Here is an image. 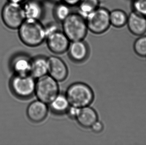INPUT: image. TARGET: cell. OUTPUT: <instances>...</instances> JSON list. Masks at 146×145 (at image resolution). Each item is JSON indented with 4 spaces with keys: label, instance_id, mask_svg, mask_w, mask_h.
I'll list each match as a JSON object with an SVG mask.
<instances>
[{
    "label": "cell",
    "instance_id": "obj_1",
    "mask_svg": "<svg viewBox=\"0 0 146 145\" xmlns=\"http://www.w3.org/2000/svg\"><path fill=\"white\" fill-rule=\"evenodd\" d=\"M18 30L21 41L29 47L39 46L46 40L45 27L40 20L25 19Z\"/></svg>",
    "mask_w": 146,
    "mask_h": 145
},
{
    "label": "cell",
    "instance_id": "obj_2",
    "mask_svg": "<svg viewBox=\"0 0 146 145\" xmlns=\"http://www.w3.org/2000/svg\"><path fill=\"white\" fill-rule=\"evenodd\" d=\"M62 23V31L70 41L83 40L88 31L86 19L77 12H72Z\"/></svg>",
    "mask_w": 146,
    "mask_h": 145
},
{
    "label": "cell",
    "instance_id": "obj_3",
    "mask_svg": "<svg viewBox=\"0 0 146 145\" xmlns=\"http://www.w3.org/2000/svg\"><path fill=\"white\" fill-rule=\"evenodd\" d=\"M66 96L70 106L78 108L88 106L94 98L92 89L87 84L80 82L76 83L69 86Z\"/></svg>",
    "mask_w": 146,
    "mask_h": 145
},
{
    "label": "cell",
    "instance_id": "obj_4",
    "mask_svg": "<svg viewBox=\"0 0 146 145\" xmlns=\"http://www.w3.org/2000/svg\"><path fill=\"white\" fill-rule=\"evenodd\" d=\"M57 81L49 75L38 78L36 82L35 93L39 100L49 104L59 94Z\"/></svg>",
    "mask_w": 146,
    "mask_h": 145
},
{
    "label": "cell",
    "instance_id": "obj_5",
    "mask_svg": "<svg viewBox=\"0 0 146 145\" xmlns=\"http://www.w3.org/2000/svg\"><path fill=\"white\" fill-rule=\"evenodd\" d=\"M86 20L88 30L97 35L104 33L111 25L110 12L102 7H98Z\"/></svg>",
    "mask_w": 146,
    "mask_h": 145
},
{
    "label": "cell",
    "instance_id": "obj_6",
    "mask_svg": "<svg viewBox=\"0 0 146 145\" xmlns=\"http://www.w3.org/2000/svg\"><path fill=\"white\" fill-rule=\"evenodd\" d=\"M1 17L4 24L12 30L18 29L26 19L21 4L9 1L3 8Z\"/></svg>",
    "mask_w": 146,
    "mask_h": 145
},
{
    "label": "cell",
    "instance_id": "obj_7",
    "mask_svg": "<svg viewBox=\"0 0 146 145\" xmlns=\"http://www.w3.org/2000/svg\"><path fill=\"white\" fill-rule=\"evenodd\" d=\"M34 77L30 75H19L11 81V89L19 98H28L35 93L36 82Z\"/></svg>",
    "mask_w": 146,
    "mask_h": 145
},
{
    "label": "cell",
    "instance_id": "obj_8",
    "mask_svg": "<svg viewBox=\"0 0 146 145\" xmlns=\"http://www.w3.org/2000/svg\"><path fill=\"white\" fill-rule=\"evenodd\" d=\"M49 49L54 53L60 54L68 49L70 41L62 30H59L46 38Z\"/></svg>",
    "mask_w": 146,
    "mask_h": 145
},
{
    "label": "cell",
    "instance_id": "obj_9",
    "mask_svg": "<svg viewBox=\"0 0 146 145\" xmlns=\"http://www.w3.org/2000/svg\"><path fill=\"white\" fill-rule=\"evenodd\" d=\"M48 73L57 81H62L66 78L68 70L65 62L59 57L52 56L47 58Z\"/></svg>",
    "mask_w": 146,
    "mask_h": 145
},
{
    "label": "cell",
    "instance_id": "obj_10",
    "mask_svg": "<svg viewBox=\"0 0 146 145\" xmlns=\"http://www.w3.org/2000/svg\"><path fill=\"white\" fill-rule=\"evenodd\" d=\"M68 50L69 57L76 62L84 61L89 54L88 46L83 40L70 42Z\"/></svg>",
    "mask_w": 146,
    "mask_h": 145
},
{
    "label": "cell",
    "instance_id": "obj_11",
    "mask_svg": "<svg viewBox=\"0 0 146 145\" xmlns=\"http://www.w3.org/2000/svg\"><path fill=\"white\" fill-rule=\"evenodd\" d=\"M47 104L38 100L31 103L27 109V115L29 119L35 123L42 121L47 116L48 107Z\"/></svg>",
    "mask_w": 146,
    "mask_h": 145
},
{
    "label": "cell",
    "instance_id": "obj_12",
    "mask_svg": "<svg viewBox=\"0 0 146 145\" xmlns=\"http://www.w3.org/2000/svg\"><path fill=\"white\" fill-rule=\"evenodd\" d=\"M128 27L131 33L142 36L146 32V17L136 12H132L128 16Z\"/></svg>",
    "mask_w": 146,
    "mask_h": 145
},
{
    "label": "cell",
    "instance_id": "obj_13",
    "mask_svg": "<svg viewBox=\"0 0 146 145\" xmlns=\"http://www.w3.org/2000/svg\"><path fill=\"white\" fill-rule=\"evenodd\" d=\"M23 6L26 19L40 20L44 13L42 2L36 0H27Z\"/></svg>",
    "mask_w": 146,
    "mask_h": 145
},
{
    "label": "cell",
    "instance_id": "obj_14",
    "mask_svg": "<svg viewBox=\"0 0 146 145\" xmlns=\"http://www.w3.org/2000/svg\"><path fill=\"white\" fill-rule=\"evenodd\" d=\"M98 118L96 111L92 108L87 106L79 108L75 119L82 127L89 128L98 121Z\"/></svg>",
    "mask_w": 146,
    "mask_h": 145
},
{
    "label": "cell",
    "instance_id": "obj_15",
    "mask_svg": "<svg viewBox=\"0 0 146 145\" xmlns=\"http://www.w3.org/2000/svg\"><path fill=\"white\" fill-rule=\"evenodd\" d=\"M48 73L47 58L42 56H38L32 60L30 74L34 78H39Z\"/></svg>",
    "mask_w": 146,
    "mask_h": 145
},
{
    "label": "cell",
    "instance_id": "obj_16",
    "mask_svg": "<svg viewBox=\"0 0 146 145\" xmlns=\"http://www.w3.org/2000/svg\"><path fill=\"white\" fill-rule=\"evenodd\" d=\"M32 60L29 57L23 54L15 57L13 61L14 70L19 75H29L31 72Z\"/></svg>",
    "mask_w": 146,
    "mask_h": 145
},
{
    "label": "cell",
    "instance_id": "obj_17",
    "mask_svg": "<svg viewBox=\"0 0 146 145\" xmlns=\"http://www.w3.org/2000/svg\"><path fill=\"white\" fill-rule=\"evenodd\" d=\"M49 104L51 111L55 114L59 115L67 112L70 106L66 95L59 94Z\"/></svg>",
    "mask_w": 146,
    "mask_h": 145
},
{
    "label": "cell",
    "instance_id": "obj_18",
    "mask_svg": "<svg viewBox=\"0 0 146 145\" xmlns=\"http://www.w3.org/2000/svg\"><path fill=\"white\" fill-rule=\"evenodd\" d=\"M100 0H81L76 7L77 12L84 18L100 7Z\"/></svg>",
    "mask_w": 146,
    "mask_h": 145
},
{
    "label": "cell",
    "instance_id": "obj_19",
    "mask_svg": "<svg viewBox=\"0 0 146 145\" xmlns=\"http://www.w3.org/2000/svg\"><path fill=\"white\" fill-rule=\"evenodd\" d=\"M128 16L124 11L115 9L110 12L111 25L117 28H121L127 23Z\"/></svg>",
    "mask_w": 146,
    "mask_h": 145
},
{
    "label": "cell",
    "instance_id": "obj_20",
    "mask_svg": "<svg viewBox=\"0 0 146 145\" xmlns=\"http://www.w3.org/2000/svg\"><path fill=\"white\" fill-rule=\"evenodd\" d=\"M71 7L62 1L56 3L54 11V16L56 19L61 23L63 22L72 13Z\"/></svg>",
    "mask_w": 146,
    "mask_h": 145
},
{
    "label": "cell",
    "instance_id": "obj_21",
    "mask_svg": "<svg viewBox=\"0 0 146 145\" xmlns=\"http://www.w3.org/2000/svg\"><path fill=\"white\" fill-rule=\"evenodd\" d=\"M135 53L141 57L146 56V36H142L137 39L134 44Z\"/></svg>",
    "mask_w": 146,
    "mask_h": 145
},
{
    "label": "cell",
    "instance_id": "obj_22",
    "mask_svg": "<svg viewBox=\"0 0 146 145\" xmlns=\"http://www.w3.org/2000/svg\"><path fill=\"white\" fill-rule=\"evenodd\" d=\"M133 7L134 12L146 17V0H134Z\"/></svg>",
    "mask_w": 146,
    "mask_h": 145
},
{
    "label": "cell",
    "instance_id": "obj_23",
    "mask_svg": "<svg viewBox=\"0 0 146 145\" xmlns=\"http://www.w3.org/2000/svg\"><path fill=\"white\" fill-rule=\"evenodd\" d=\"M44 27H45L46 38L47 36L49 35L50 34L60 30L58 26L54 23H50L48 24V25L44 26Z\"/></svg>",
    "mask_w": 146,
    "mask_h": 145
},
{
    "label": "cell",
    "instance_id": "obj_24",
    "mask_svg": "<svg viewBox=\"0 0 146 145\" xmlns=\"http://www.w3.org/2000/svg\"><path fill=\"white\" fill-rule=\"evenodd\" d=\"M91 127L94 133H100L103 131L104 129V125L102 123L97 121L93 124Z\"/></svg>",
    "mask_w": 146,
    "mask_h": 145
},
{
    "label": "cell",
    "instance_id": "obj_25",
    "mask_svg": "<svg viewBox=\"0 0 146 145\" xmlns=\"http://www.w3.org/2000/svg\"><path fill=\"white\" fill-rule=\"evenodd\" d=\"M79 109V108H78V107L71 106H69L67 112L68 115L70 117L75 119L76 115H77V113H78Z\"/></svg>",
    "mask_w": 146,
    "mask_h": 145
},
{
    "label": "cell",
    "instance_id": "obj_26",
    "mask_svg": "<svg viewBox=\"0 0 146 145\" xmlns=\"http://www.w3.org/2000/svg\"><path fill=\"white\" fill-rule=\"evenodd\" d=\"M81 0H61V1L71 7L77 6Z\"/></svg>",
    "mask_w": 146,
    "mask_h": 145
},
{
    "label": "cell",
    "instance_id": "obj_27",
    "mask_svg": "<svg viewBox=\"0 0 146 145\" xmlns=\"http://www.w3.org/2000/svg\"><path fill=\"white\" fill-rule=\"evenodd\" d=\"M27 0H8L9 2H11L15 3H21L25 2Z\"/></svg>",
    "mask_w": 146,
    "mask_h": 145
},
{
    "label": "cell",
    "instance_id": "obj_28",
    "mask_svg": "<svg viewBox=\"0 0 146 145\" xmlns=\"http://www.w3.org/2000/svg\"><path fill=\"white\" fill-rule=\"evenodd\" d=\"M49 1L52 2L56 4L60 2H61V0H49Z\"/></svg>",
    "mask_w": 146,
    "mask_h": 145
},
{
    "label": "cell",
    "instance_id": "obj_29",
    "mask_svg": "<svg viewBox=\"0 0 146 145\" xmlns=\"http://www.w3.org/2000/svg\"><path fill=\"white\" fill-rule=\"evenodd\" d=\"M36 1H40V2H42L43 1H44V0H36Z\"/></svg>",
    "mask_w": 146,
    "mask_h": 145
}]
</instances>
